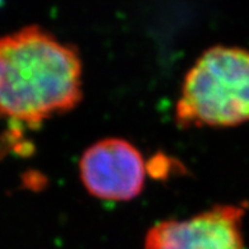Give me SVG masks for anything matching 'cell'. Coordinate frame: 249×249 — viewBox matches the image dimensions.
Instances as JSON below:
<instances>
[{"instance_id":"cell-1","label":"cell","mask_w":249,"mask_h":249,"mask_svg":"<svg viewBox=\"0 0 249 249\" xmlns=\"http://www.w3.org/2000/svg\"><path fill=\"white\" fill-rule=\"evenodd\" d=\"M83 99L79 51L32 24L0 37V120L35 128Z\"/></svg>"},{"instance_id":"cell-2","label":"cell","mask_w":249,"mask_h":249,"mask_svg":"<svg viewBox=\"0 0 249 249\" xmlns=\"http://www.w3.org/2000/svg\"><path fill=\"white\" fill-rule=\"evenodd\" d=\"M249 121V51L216 45L187 71L176 105L179 127H230Z\"/></svg>"},{"instance_id":"cell-3","label":"cell","mask_w":249,"mask_h":249,"mask_svg":"<svg viewBox=\"0 0 249 249\" xmlns=\"http://www.w3.org/2000/svg\"><path fill=\"white\" fill-rule=\"evenodd\" d=\"M146 160L126 139L106 138L86 149L79 177L90 196L105 201H131L145 186Z\"/></svg>"},{"instance_id":"cell-4","label":"cell","mask_w":249,"mask_h":249,"mask_svg":"<svg viewBox=\"0 0 249 249\" xmlns=\"http://www.w3.org/2000/svg\"><path fill=\"white\" fill-rule=\"evenodd\" d=\"M243 205H215L187 219H167L149 228L145 249H244Z\"/></svg>"},{"instance_id":"cell-5","label":"cell","mask_w":249,"mask_h":249,"mask_svg":"<svg viewBox=\"0 0 249 249\" xmlns=\"http://www.w3.org/2000/svg\"><path fill=\"white\" fill-rule=\"evenodd\" d=\"M173 164L171 158L167 155L157 154L146 161V171L153 178L163 179V178H167L168 174L172 172Z\"/></svg>"}]
</instances>
